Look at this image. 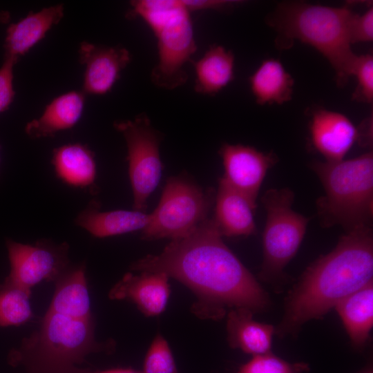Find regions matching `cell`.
<instances>
[{
    "label": "cell",
    "instance_id": "4fadbf2b",
    "mask_svg": "<svg viewBox=\"0 0 373 373\" xmlns=\"http://www.w3.org/2000/svg\"><path fill=\"white\" fill-rule=\"evenodd\" d=\"M309 132L314 148L327 162L344 160L356 142L358 128L344 114L318 107L310 111Z\"/></svg>",
    "mask_w": 373,
    "mask_h": 373
},
{
    "label": "cell",
    "instance_id": "8fae6325",
    "mask_svg": "<svg viewBox=\"0 0 373 373\" xmlns=\"http://www.w3.org/2000/svg\"><path fill=\"white\" fill-rule=\"evenodd\" d=\"M219 153L224 169L221 179L256 205L262 182L268 170L276 163L277 156L250 146L227 143L220 147Z\"/></svg>",
    "mask_w": 373,
    "mask_h": 373
},
{
    "label": "cell",
    "instance_id": "836d02e7",
    "mask_svg": "<svg viewBox=\"0 0 373 373\" xmlns=\"http://www.w3.org/2000/svg\"><path fill=\"white\" fill-rule=\"evenodd\" d=\"M359 373H373V370L372 366L369 365Z\"/></svg>",
    "mask_w": 373,
    "mask_h": 373
},
{
    "label": "cell",
    "instance_id": "7a4b0ae2",
    "mask_svg": "<svg viewBox=\"0 0 373 373\" xmlns=\"http://www.w3.org/2000/svg\"><path fill=\"white\" fill-rule=\"evenodd\" d=\"M373 236L369 225L346 231L336 247L309 265L287 297L280 337L319 319L344 298L372 281Z\"/></svg>",
    "mask_w": 373,
    "mask_h": 373
},
{
    "label": "cell",
    "instance_id": "5bb4252c",
    "mask_svg": "<svg viewBox=\"0 0 373 373\" xmlns=\"http://www.w3.org/2000/svg\"><path fill=\"white\" fill-rule=\"evenodd\" d=\"M169 278L163 272H129L111 289L108 297L131 300L145 316H155L166 307L171 293Z\"/></svg>",
    "mask_w": 373,
    "mask_h": 373
},
{
    "label": "cell",
    "instance_id": "ffe728a7",
    "mask_svg": "<svg viewBox=\"0 0 373 373\" xmlns=\"http://www.w3.org/2000/svg\"><path fill=\"white\" fill-rule=\"evenodd\" d=\"M194 90L197 93L213 96L227 87L235 78V57L222 46L213 44L196 61Z\"/></svg>",
    "mask_w": 373,
    "mask_h": 373
},
{
    "label": "cell",
    "instance_id": "9c48e42d",
    "mask_svg": "<svg viewBox=\"0 0 373 373\" xmlns=\"http://www.w3.org/2000/svg\"><path fill=\"white\" fill-rule=\"evenodd\" d=\"M114 127L122 133L127 146L133 210L145 212L147 200L161 177V135L144 113L133 119L116 121Z\"/></svg>",
    "mask_w": 373,
    "mask_h": 373
},
{
    "label": "cell",
    "instance_id": "d4e9b609",
    "mask_svg": "<svg viewBox=\"0 0 373 373\" xmlns=\"http://www.w3.org/2000/svg\"><path fill=\"white\" fill-rule=\"evenodd\" d=\"M31 292L5 280L0 287V327L19 326L33 317Z\"/></svg>",
    "mask_w": 373,
    "mask_h": 373
},
{
    "label": "cell",
    "instance_id": "d6a6232c",
    "mask_svg": "<svg viewBox=\"0 0 373 373\" xmlns=\"http://www.w3.org/2000/svg\"><path fill=\"white\" fill-rule=\"evenodd\" d=\"M10 20V14L8 11L1 10L0 11V23L6 24L9 23Z\"/></svg>",
    "mask_w": 373,
    "mask_h": 373
},
{
    "label": "cell",
    "instance_id": "2e32d148",
    "mask_svg": "<svg viewBox=\"0 0 373 373\" xmlns=\"http://www.w3.org/2000/svg\"><path fill=\"white\" fill-rule=\"evenodd\" d=\"M256 209V205L245 195L220 180L213 220L222 236L235 237L255 234Z\"/></svg>",
    "mask_w": 373,
    "mask_h": 373
},
{
    "label": "cell",
    "instance_id": "7402d4cb",
    "mask_svg": "<svg viewBox=\"0 0 373 373\" xmlns=\"http://www.w3.org/2000/svg\"><path fill=\"white\" fill-rule=\"evenodd\" d=\"M334 308L353 346L363 347L373 326V282L344 298Z\"/></svg>",
    "mask_w": 373,
    "mask_h": 373
},
{
    "label": "cell",
    "instance_id": "9a60e30c",
    "mask_svg": "<svg viewBox=\"0 0 373 373\" xmlns=\"http://www.w3.org/2000/svg\"><path fill=\"white\" fill-rule=\"evenodd\" d=\"M62 3L29 12L18 22L10 24L3 44L4 57L17 61L25 55L64 17Z\"/></svg>",
    "mask_w": 373,
    "mask_h": 373
},
{
    "label": "cell",
    "instance_id": "d6986e66",
    "mask_svg": "<svg viewBox=\"0 0 373 373\" xmlns=\"http://www.w3.org/2000/svg\"><path fill=\"white\" fill-rule=\"evenodd\" d=\"M254 312L247 308H232L227 317V341L232 348H238L253 356L271 352L273 325L253 318Z\"/></svg>",
    "mask_w": 373,
    "mask_h": 373
},
{
    "label": "cell",
    "instance_id": "4dcf8cb0",
    "mask_svg": "<svg viewBox=\"0 0 373 373\" xmlns=\"http://www.w3.org/2000/svg\"><path fill=\"white\" fill-rule=\"evenodd\" d=\"M184 6L191 13L200 10L224 11L239 3L237 1L227 0H182Z\"/></svg>",
    "mask_w": 373,
    "mask_h": 373
},
{
    "label": "cell",
    "instance_id": "ba28073f",
    "mask_svg": "<svg viewBox=\"0 0 373 373\" xmlns=\"http://www.w3.org/2000/svg\"><path fill=\"white\" fill-rule=\"evenodd\" d=\"M212 192L203 190L181 177L169 178L151 221L142 231V238L176 240L191 233L207 218Z\"/></svg>",
    "mask_w": 373,
    "mask_h": 373
},
{
    "label": "cell",
    "instance_id": "7c38bea8",
    "mask_svg": "<svg viewBox=\"0 0 373 373\" xmlns=\"http://www.w3.org/2000/svg\"><path fill=\"white\" fill-rule=\"evenodd\" d=\"M79 59L85 66L82 91L85 95H104L119 79L131 55L120 46H104L83 41L79 48Z\"/></svg>",
    "mask_w": 373,
    "mask_h": 373
},
{
    "label": "cell",
    "instance_id": "ac0fdd59",
    "mask_svg": "<svg viewBox=\"0 0 373 373\" xmlns=\"http://www.w3.org/2000/svg\"><path fill=\"white\" fill-rule=\"evenodd\" d=\"M85 102L82 91H70L53 99L40 117L27 123L26 133L32 139L53 137L73 127L80 119Z\"/></svg>",
    "mask_w": 373,
    "mask_h": 373
},
{
    "label": "cell",
    "instance_id": "4316f807",
    "mask_svg": "<svg viewBox=\"0 0 373 373\" xmlns=\"http://www.w3.org/2000/svg\"><path fill=\"white\" fill-rule=\"evenodd\" d=\"M307 370L304 363H291L269 352L253 356L236 373H302Z\"/></svg>",
    "mask_w": 373,
    "mask_h": 373
},
{
    "label": "cell",
    "instance_id": "e0dca14e",
    "mask_svg": "<svg viewBox=\"0 0 373 373\" xmlns=\"http://www.w3.org/2000/svg\"><path fill=\"white\" fill-rule=\"evenodd\" d=\"M151 213L136 210L100 211L93 200L76 217L75 224L97 238H105L143 231L151 221Z\"/></svg>",
    "mask_w": 373,
    "mask_h": 373
},
{
    "label": "cell",
    "instance_id": "5b68a950",
    "mask_svg": "<svg viewBox=\"0 0 373 373\" xmlns=\"http://www.w3.org/2000/svg\"><path fill=\"white\" fill-rule=\"evenodd\" d=\"M126 17L140 18L156 40L157 62L151 73L155 86L173 90L188 79L185 65L197 50L191 12L182 0L131 1Z\"/></svg>",
    "mask_w": 373,
    "mask_h": 373
},
{
    "label": "cell",
    "instance_id": "52a82bcc",
    "mask_svg": "<svg viewBox=\"0 0 373 373\" xmlns=\"http://www.w3.org/2000/svg\"><path fill=\"white\" fill-rule=\"evenodd\" d=\"M294 192L289 188L271 189L262 198L266 210L262 234L263 262L260 276L272 281L283 276L286 265L296 254L309 218L291 208Z\"/></svg>",
    "mask_w": 373,
    "mask_h": 373
},
{
    "label": "cell",
    "instance_id": "8992f818",
    "mask_svg": "<svg viewBox=\"0 0 373 373\" xmlns=\"http://www.w3.org/2000/svg\"><path fill=\"white\" fill-rule=\"evenodd\" d=\"M325 195L316 202L325 227L341 225L347 231L368 225L372 217L373 154L336 162L314 161Z\"/></svg>",
    "mask_w": 373,
    "mask_h": 373
},
{
    "label": "cell",
    "instance_id": "1f68e13d",
    "mask_svg": "<svg viewBox=\"0 0 373 373\" xmlns=\"http://www.w3.org/2000/svg\"><path fill=\"white\" fill-rule=\"evenodd\" d=\"M83 373H143L142 371H139L136 370H133L131 368H115V369H109V370H97V371H87L84 370Z\"/></svg>",
    "mask_w": 373,
    "mask_h": 373
},
{
    "label": "cell",
    "instance_id": "83f0119b",
    "mask_svg": "<svg viewBox=\"0 0 373 373\" xmlns=\"http://www.w3.org/2000/svg\"><path fill=\"white\" fill-rule=\"evenodd\" d=\"M351 76L356 79V87L352 99L359 102L372 104L373 102V56L370 53L356 55Z\"/></svg>",
    "mask_w": 373,
    "mask_h": 373
},
{
    "label": "cell",
    "instance_id": "f1b7e54d",
    "mask_svg": "<svg viewBox=\"0 0 373 373\" xmlns=\"http://www.w3.org/2000/svg\"><path fill=\"white\" fill-rule=\"evenodd\" d=\"M18 61L4 57L0 67V114L8 109L15 98L13 68Z\"/></svg>",
    "mask_w": 373,
    "mask_h": 373
},
{
    "label": "cell",
    "instance_id": "484cf974",
    "mask_svg": "<svg viewBox=\"0 0 373 373\" xmlns=\"http://www.w3.org/2000/svg\"><path fill=\"white\" fill-rule=\"evenodd\" d=\"M143 373H178L166 340L159 333L153 340L144 358Z\"/></svg>",
    "mask_w": 373,
    "mask_h": 373
},
{
    "label": "cell",
    "instance_id": "44dd1931",
    "mask_svg": "<svg viewBox=\"0 0 373 373\" xmlns=\"http://www.w3.org/2000/svg\"><path fill=\"white\" fill-rule=\"evenodd\" d=\"M52 164L57 177L74 187L92 188L96 179V162L93 152L80 143L57 147L52 153Z\"/></svg>",
    "mask_w": 373,
    "mask_h": 373
},
{
    "label": "cell",
    "instance_id": "cb8c5ba5",
    "mask_svg": "<svg viewBox=\"0 0 373 373\" xmlns=\"http://www.w3.org/2000/svg\"><path fill=\"white\" fill-rule=\"evenodd\" d=\"M48 309L78 318H92L85 266L70 267L55 282Z\"/></svg>",
    "mask_w": 373,
    "mask_h": 373
},
{
    "label": "cell",
    "instance_id": "6da1fadb",
    "mask_svg": "<svg viewBox=\"0 0 373 373\" xmlns=\"http://www.w3.org/2000/svg\"><path fill=\"white\" fill-rule=\"evenodd\" d=\"M222 237L214 220L207 218L160 254L147 255L131 268L163 272L187 286L198 298L192 310L201 318H221L227 307L265 311L270 305L268 294Z\"/></svg>",
    "mask_w": 373,
    "mask_h": 373
},
{
    "label": "cell",
    "instance_id": "30bf717a",
    "mask_svg": "<svg viewBox=\"0 0 373 373\" xmlns=\"http://www.w3.org/2000/svg\"><path fill=\"white\" fill-rule=\"evenodd\" d=\"M6 244L10 265L6 280L29 292L44 280L55 282L70 267L67 242L40 240L28 245L7 239Z\"/></svg>",
    "mask_w": 373,
    "mask_h": 373
},
{
    "label": "cell",
    "instance_id": "603a6c76",
    "mask_svg": "<svg viewBox=\"0 0 373 373\" xmlns=\"http://www.w3.org/2000/svg\"><path fill=\"white\" fill-rule=\"evenodd\" d=\"M251 92L259 105L279 104L292 98L294 80L278 59L263 60L249 78Z\"/></svg>",
    "mask_w": 373,
    "mask_h": 373
},
{
    "label": "cell",
    "instance_id": "3957f363",
    "mask_svg": "<svg viewBox=\"0 0 373 373\" xmlns=\"http://www.w3.org/2000/svg\"><path fill=\"white\" fill-rule=\"evenodd\" d=\"M356 14L350 3L331 7L287 1L277 6L267 22L276 32L278 48H289L296 40L309 45L328 61L336 84L343 86L351 77L357 55L350 41L351 24Z\"/></svg>",
    "mask_w": 373,
    "mask_h": 373
},
{
    "label": "cell",
    "instance_id": "277c9868",
    "mask_svg": "<svg viewBox=\"0 0 373 373\" xmlns=\"http://www.w3.org/2000/svg\"><path fill=\"white\" fill-rule=\"evenodd\" d=\"M92 318H78L48 309L38 330L12 354L29 373H82L77 365L91 353L108 351L113 341H96Z\"/></svg>",
    "mask_w": 373,
    "mask_h": 373
},
{
    "label": "cell",
    "instance_id": "f546056e",
    "mask_svg": "<svg viewBox=\"0 0 373 373\" xmlns=\"http://www.w3.org/2000/svg\"><path fill=\"white\" fill-rule=\"evenodd\" d=\"M373 40V8L363 14H356L350 28L351 44L370 42Z\"/></svg>",
    "mask_w": 373,
    "mask_h": 373
}]
</instances>
